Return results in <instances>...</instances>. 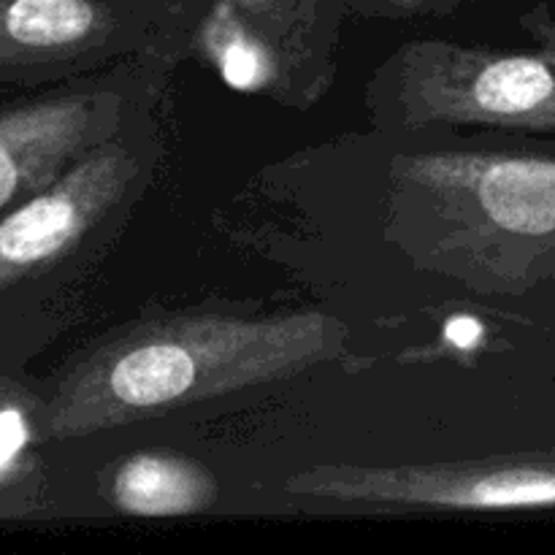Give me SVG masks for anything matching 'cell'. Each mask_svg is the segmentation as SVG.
Here are the masks:
<instances>
[{
	"label": "cell",
	"mask_w": 555,
	"mask_h": 555,
	"mask_svg": "<svg viewBox=\"0 0 555 555\" xmlns=\"http://www.w3.org/2000/svg\"><path fill=\"white\" fill-rule=\"evenodd\" d=\"M345 328L323 312L179 314L125 331L68 369L43 410L47 439H76L255 385L334 356Z\"/></svg>",
	"instance_id": "6da1fadb"
},
{
	"label": "cell",
	"mask_w": 555,
	"mask_h": 555,
	"mask_svg": "<svg viewBox=\"0 0 555 555\" xmlns=\"http://www.w3.org/2000/svg\"><path fill=\"white\" fill-rule=\"evenodd\" d=\"M540 49L499 52L448 41H415L396 63V98L406 122L486 125L555 133V16H524Z\"/></svg>",
	"instance_id": "7a4b0ae2"
},
{
	"label": "cell",
	"mask_w": 555,
	"mask_h": 555,
	"mask_svg": "<svg viewBox=\"0 0 555 555\" xmlns=\"http://www.w3.org/2000/svg\"><path fill=\"white\" fill-rule=\"evenodd\" d=\"M396 177L480 231L555 244V157L434 152L401 157Z\"/></svg>",
	"instance_id": "3957f363"
},
{
	"label": "cell",
	"mask_w": 555,
	"mask_h": 555,
	"mask_svg": "<svg viewBox=\"0 0 555 555\" xmlns=\"http://www.w3.org/2000/svg\"><path fill=\"white\" fill-rule=\"evenodd\" d=\"M139 173L133 152L101 141L54 182L0 215V296L70 253Z\"/></svg>",
	"instance_id": "277c9868"
},
{
	"label": "cell",
	"mask_w": 555,
	"mask_h": 555,
	"mask_svg": "<svg viewBox=\"0 0 555 555\" xmlns=\"http://www.w3.org/2000/svg\"><path fill=\"white\" fill-rule=\"evenodd\" d=\"M114 98L54 92L0 108V215L60 177L114 130Z\"/></svg>",
	"instance_id": "5b68a950"
},
{
	"label": "cell",
	"mask_w": 555,
	"mask_h": 555,
	"mask_svg": "<svg viewBox=\"0 0 555 555\" xmlns=\"http://www.w3.org/2000/svg\"><path fill=\"white\" fill-rule=\"evenodd\" d=\"M128 0H0V79L41 74L125 41Z\"/></svg>",
	"instance_id": "8992f818"
},
{
	"label": "cell",
	"mask_w": 555,
	"mask_h": 555,
	"mask_svg": "<svg viewBox=\"0 0 555 555\" xmlns=\"http://www.w3.org/2000/svg\"><path fill=\"white\" fill-rule=\"evenodd\" d=\"M114 507L135 518H179L215 507V475L204 464L173 453H135L119 461L106 488Z\"/></svg>",
	"instance_id": "52a82bcc"
},
{
	"label": "cell",
	"mask_w": 555,
	"mask_h": 555,
	"mask_svg": "<svg viewBox=\"0 0 555 555\" xmlns=\"http://www.w3.org/2000/svg\"><path fill=\"white\" fill-rule=\"evenodd\" d=\"M249 25L255 22H291L323 0H228Z\"/></svg>",
	"instance_id": "ba28073f"
},
{
	"label": "cell",
	"mask_w": 555,
	"mask_h": 555,
	"mask_svg": "<svg viewBox=\"0 0 555 555\" xmlns=\"http://www.w3.org/2000/svg\"><path fill=\"white\" fill-rule=\"evenodd\" d=\"M361 9L377 11V14H412V11L431 9L437 3H450V0H356Z\"/></svg>",
	"instance_id": "9c48e42d"
}]
</instances>
